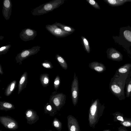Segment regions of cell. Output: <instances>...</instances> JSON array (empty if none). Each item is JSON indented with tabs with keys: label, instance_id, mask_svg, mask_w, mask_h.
<instances>
[{
	"label": "cell",
	"instance_id": "cell-1",
	"mask_svg": "<svg viewBox=\"0 0 131 131\" xmlns=\"http://www.w3.org/2000/svg\"><path fill=\"white\" fill-rule=\"evenodd\" d=\"M131 72L124 74L115 73L111 80L109 85L110 90L119 100H124L125 98V88L129 74Z\"/></svg>",
	"mask_w": 131,
	"mask_h": 131
},
{
	"label": "cell",
	"instance_id": "cell-2",
	"mask_svg": "<svg viewBox=\"0 0 131 131\" xmlns=\"http://www.w3.org/2000/svg\"><path fill=\"white\" fill-rule=\"evenodd\" d=\"M115 42L123 47L131 56V27L129 26L121 27L118 36H113Z\"/></svg>",
	"mask_w": 131,
	"mask_h": 131
},
{
	"label": "cell",
	"instance_id": "cell-3",
	"mask_svg": "<svg viewBox=\"0 0 131 131\" xmlns=\"http://www.w3.org/2000/svg\"><path fill=\"white\" fill-rule=\"evenodd\" d=\"M104 108V106L100 102L98 99L92 100L89 111L88 121L90 126L94 128L102 116Z\"/></svg>",
	"mask_w": 131,
	"mask_h": 131
},
{
	"label": "cell",
	"instance_id": "cell-4",
	"mask_svg": "<svg viewBox=\"0 0 131 131\" xmlns=\"http://www.w3.org/2000/svg\"><path fill=\"white\" fill-rule=\"evenodd\" d=\"M64 1L65 0H53L44 3L33 9L31 11L32 14L34 16L46 14L59 7Z\"/></svg>",
	"mask_w": 131,
	"mask_h": 131
},
{
	"label": "cell",
	"instance_id": "cell-5",
	"mask_svg": "<svg viewBox=\"0 0 131 131\" xmlns=\"http://www.w3.org/2000/svg\"><path fill=\"white\" fill-rule=\"evenodd\" d=\"M66 98V95L63 93L54 91L50 96L49 102L55 107L57 111H59L65 103Z\"/></svg>",
	"mask_w": 131,
	"mask_h": 131
},
{
	"label": "cell",
	"instance_id": "cell-6",
	"mask_svg": "<svg viewBox=\"0 0 131 131\" xmlns=\"http://www.w3.org/2000/svg\"><path fill=\"white\" fill-rule=\"evenodd\" d=\"M41 47L35 46L31 48L24 49L20 52L18 53L15 57L16 63L19 65L21 64L22 61L29 57L37 54L40 50Z\"/></svg>",
	"mask_w": 131,
	"mask_h": 131
},
{
	"label": "cell",
	"instance_id": "cell-7",
	"mask_svg": "<svg viewBox=\"0 0 131 131\" xmlns=\"http://www.w3.org/2000/svg\"><path fill=\"white\" fill-rule=\"evenodd\" d=\"M45 28L51 34L57 38L65 37L72 34L64 30L54 24L47 25Z\"/></svg>",
	"mask_w": 131,
	"mask_h": 131
},
{
	"label": "cell",
	"instance_id": "cell-8",
	"mask_svg": "<svg viewBox=\"0 0 131 131\" xmlns=\"http://www.w3.org/2000/svg\"><path fill=\"white\" fill-rule=\"evenodd\" d=\"M0 122L5 128L10 130H16L19 127L16 121L8 116H0Z\"/></svg>",
	"mask_w": 131,
	"mask_h": 131
},
{
	"label": "cell",
	"instance_id": "cell-9",
	"mask_svg": "<svg viewBox=\"0 0 131 131\" xmlns=\"http://www.w3.org/2000/svg\"><path fill=\"white\" fill-rule=\"evenodd\" d=\"M79 81L75 72L74 73V78L71 86V98L73 104L75 106L78 102L79 94Z\"/></svg>",
	"mask_w": 131,
	"mask_h": 131
},
{
	"label": "cell",
	"instance_id": "cell-10",
	"mask_svg": "<svg viewBox=\"0 0 131 131\" xmlns=\"http://www.w3.org/2000/svg\"><path fill=\"white\" fill-rule=\"evenodd\" d=\"M37 35L36 31L29 28L23 29L20 33V37L21 40L27 41L33 40Z\"/></svg>",
	"mask_w": 131,
	"mask_h": 131
},
{
	"label": "cell",
	"instance_id": "cell-11",
	"mask_svg": "<svg viewBox=\"0 0 131 131\" xmlns=\"http://www.w3.org/2000/svg\"><path fill=\"white\" fill-rule=\"evenodd\" d=\"M107 57L110 60L119 62L123 59L122 54L115 49L111 47L108 49L106 51Z\"/></svg>",
	"mask_w": 131,
	"mask_h": 131
},
{
	"label": "cell",
	"instance_id": "cell-12",
	"mask_svg": "<svg viewBox=\"0 0 131 131\" xmlns=\"http://www.w3.org/2000/svg\"><path fill=\"white\" fill-rule=\"evenodd\" d=\"M25 115L27 122L29 125L34 123L39 119L37 112L31 109H27L25 112Z\"/></svg>",
	"mask_w": 131,
	"mask_h": 131
},
{
	"label": "cell",
	"instance_id": "cell-13",
	"mask_svg": "<svg viewBox=\"0 0 131 131\" xmlns=\"http://www.w3.org/2000/svg\"><path fill=\"white\" fill-rule=\"evenodd\" d=\"M67 118L69 131H80L79 124L75 117L71 115H69Z\"/></svg>",
	"mask_w": 131,
	"mask_h": 131
},
{
	"label": "cell",
	"instance_id": "cell-14",
	"mask_svg": "<svg viewBox=\"0 0 131 131\" xmlns=\"http://www.w3.org/2000/svg\"><path fill=\"white\" fill-rule=\"evenodd\" d=\"M12 4L11 0H3V1L2 14L7 20L10 18L12 14Z\"/></svg>",
	"mask_w": 131,
	"mask_h": 131
},
{
	"label": "cell",
	"instance_id": "cell-15",
	"mask_svg": "<svg viewBox=\"0 0 131 131\" xmlns=\"http://www.w3.org/2000/svg\"><path fill=\"white\" fill-rule=\"evenodd\" d=\"M28 75L27 72H25L21 76L18 84V94H19L21 91L26 87L27 83Z\"/></svg>",
	"mask_w": 131,
	"mask_h": 131
},
{
	"label": "cell",
	"instance_id": "cell-16",
	"mask_svg": "<svg viewBox=\"0 0 131 131\" xmlns=\"http://www.w3.org/2000/svg\"><path fill=\"white\" fill-rule=\"evenodd\" d=\"M89 67L91 69L99 73H102L106 70V67L103 64L96 61L90 63Z\"/></svg>",
	"mask_w": 131,
	"mask_h": 131
},
{
	"label": "cell",
	"instance_id": "cell-17",
	"mask_svg": "<svg viewBox=\"0 0 131 131\" xmlns=\"http://www.w3.org/2000/svg\"><path fill=\"white\" fill-rule=\"evenodd\" d=\"M57 110L55 107L49 102L47 103L44 107V113L53 117L57 114Z\"/></svg>",
	"mask_w": 131,
	"mask_h": 131
},
{
	"label": "cell",
	"instance_id": "cell-18",
	"mask_svg": "<svg viewBox=\"0 0 131 131\" xmlns=\"http://www.w3.org/2000/svg\"><path fill=\"white\" fill-rule=\"evenodd\" d=\"M110 6L112 7H117L122 6L125 3L131 2V0H103Z\"/></svg>",
	"mask_w": 131,
	"mask_h": 131
},
{
	"label": "cell",
	"instance_id": "cell-19",
	"mask_svg": "<svg viewBox=\"0 0 131 131\" xmlns=\"http://www.w3.org/2000/svg\"><path fill=\"white\" fill-rule=\"evenodd\" d=\"M131 72V63L124 64L118 68L116 73L118 74H124Z\"/></svg>",
	"mask_w": 131,
	"mask_h": 131
},
{
	"label": "cell",
	"instance_id": "cell-20",
	"mask_svg": "<svg viewBox=\"0 0 131 131\" xmlns=\"http://www.w3.org/2000/svg\"><path fill=\"white\" fill-rule=\"evenodd\" d=\"M16 81L15 80L12 81L7 85L4 93L6 96H9L12 93L16 87Z\"/></svg>",
	"mask_w": 131,
	"mask_h": 131
},
{
	"label": "cell",
	"instance_id": "cell-21",
	"mask_svg": "<svg viewBox=\"0 0 131 131\" xmlns=\"http://www.w3.org/2000/svg\"><path fill=\"white\" fill-rule=\"evenodd\" d=\"M14 105L11 103L6 101L0 102V110L6 111L14 109Z\"/></svg>",
	"mask_w": 131,
	"mask_h": 131
},
{
	"label": "cell",
	"instance_id": "cell-22",
	"mask_svg": "<svg viewBox=\"0 0 131 131\" xmlns=\"http://www.w3.org/2000/svg\"><path fill=\"white\" fill-rule=\"evenodd\" d=\"M126 92V97L131 99V72L129 73L126 80L125 85Z\"/></svg>",
	"mask_w": 131,
	"mask_h": 131
},
{
	"label": "cell",
	"instance_id": "cell-23",
	"mask_svg": "<svg viewBox=\"0 0 131 131\" xmlns=\"http://www.w3.org/2000/svg\"><path fill=\"white\" fill-rule=\"evenodd\" d=\"M41 83L44 87H47L49 84L50 80L49 74L47 73H43L40 76Z\"/></svg>",
	"mask_w": 131,
	"mask_h": 131
},
{
	"label": "cell",
	"instance_id": "cell-24",
	"mask_svg": "<svg viewBox=\"0 0 131 131\" xmlns=\"http://www.w3.org/2000/svg\"><path fill=\"white\" fill-rule=\"evenodd\" d=\"M55 58L60 65L63 69L66 70L67 69V64L62 57L58 54H57L55 56Z\"/></svg>",
	"mask_w": 131,
	"mask_h": 131
},
{
	"label": "cell",
	"instance_id": "cell-25",
	"mask_svg": "<svg viewBox=\"0 0 131 131\" xmlns=\"http://www.w3.org/2000/svg\"><path fill=\"white\" fill-rule=\"evenodd\" d=\"M82 43L85 50L89 53L90 51V47L89 42L87 39L85 37L82 36L81 37Z\"/></svg>",
	"mask_w": 131,
	"mask_h": 131
},
{
	"label": "cell",
	"instance_id": "cell-26",
	"mask_svg": "<svg viewBox=\"0 0 131 131\" xmlns=\"http://www.w3.org/2000/svg\"><path fill=\"white\" fill-rule=\"evenodd\" d=\"M54 24L64 30L69 32L72 33L75 31V29L72 27L59 23L56 22Z\"/></svg>",
	"mask_w": 131,
	"mask_h": 131
},
{
	"label": "cell",
	"instance_id": "cell-27",
	"mask_svg": "<svg viewBox=\"0 0 131 131\" xmlns=\"http://www.w3.org/2000/svg\"><path fill=\"white\" fill-rule=\"evenodd\" d=\"M52 126L59 131L62 129V123L56 118H54L52 122Z\"/></svg>",
	"mask_w": 131,
	"mask_h": 131
},
{
	"label": "cell",
	"instance_id": "cell-28",
	"mask_svg": "<svg viewBox=\"0 0 131 131\" xmlns=\"http://www.w3.org/2000/svg\"><path fill=\"white\" fill-rule=\"evenodd\" d=\"M61 83V80L59 76L57 75L54 81V87L57 91L59 88Z\"/></svg>",
	"mask_w": 131,
	"mask_h": 131
},
{
	"label": "cell",
	"instance_id": "cell-29",
	"mask_svg": "<svg viewBox=\"0 0 131 131\" xmlns=\"http://www.w3.org/2000/svg\"><path fill=\"white\" fill-rule=\"evenodd\" d=\"M11 47L10 44H9L1 47L0 48V55L5 54L8 51L9 49Z\"/></svg>",
	"mask_w": 131,
	"mask_h": 131
},
{
	"label": "cell",
	"instance_id": "cell-30",
	"mask_svg": "<svg viewBox=\"0 0 131 131\" xmlns=\"http://www.w3.org/2000/svg\"><path fill=\"white\" fill-rule=\"evenodd\" d=\"M86 1L91 6L94 8L97 9H101L98 3L94 0H86Z\"/></svg>",
	"mask_w": 131,
	"mask_h": 131
},
{
	"label": "cell",
	"instance_id": "cell-31",
	"mask_svg": "<svg viewBox=\"0 0 131 131\" xmlns=\"http://www.w3.org/2000/svg\"><path fill=\"white\" fill-rule=\"evenodd\" d=\"M41 65L44 67L48 69H51L53 67L50 61L45 60Z\"/></svg>",
	"mask_w": 131,
	"mask_h": 131
},
{
	"label": "cell",
	"instance_id": "cell-32",
	"mask_svg": "<svg viewBox=\"0 0 131 131\" xmlns=\"http://www.w3.org/2000/svg\"><path fill=\"white\" fill-rule=\"evenodd\" d=\"M123 125L125 126H129L131 125V123L129 122L125 121L123 123Z\"/></svg>",
	"mask_w": 131,
	"mask_h": 131
},
{
	"label": "cell",
	"instance_id": "cell-33",
	"mask_svg": "<svg viewBox=\"0 0 131 131\" xmlns=\"http://www.w3.org/2000/svg\"><path fill=\"white\" fill-rule=\"evenodd\" d=\"M117 119L118 120L122 122H123L124 121V120L123 117L121 116H118L117 117Z\"/></svg>",
	"mask_w": 131,
	"mask_h": 131
},
{
	"label": "cell",
	"instance_id": "cell-34",
	"mask_svg": "<svg viewBox=\"0 0 131 131\" xmlns=\"http://www.w3.org/2000/svg\"><path fill=\"white\" fill-rule=\"evenodd\" d=\"M0 73L1 75H3L4 73L1 64H0Z\"/></svg>",
	"mask_w": 131,
	"mask_h": 131
},
{
	"label": "cell",
	"instance_id": "cell-35",
	"mask_svg": "<svg viewBox=\"0 0 131 131\" xmlns=\"http://www.w3.org/2000/svg\"><path fill=\"white\" fill-rule=\"evenodd\" d=\"M46 131H52L51 130H47Z\"/></svg>",
	"mask_w": 131,
	"mask_h": 131
},
{
	"label": "cell",
	"instance_id": "cell-36",
	"mask_svg": "<svg viewBox=\"0 0 131 131\" xmlns=\"http://www.w3.org/2000/svg\"><path fill=\"white\" fill-rule=\"evenodd\" d=\"M104 131H108L107 130H105Z\"/></svg>",
	"mask_w": 131,
	"mask_h": 131
},
{
	"label": "cell",
	"instance_id": "cell-37",
	"mask_svg": "<svg viewBox=\"0 0 131 131\" xmlns=\"http://www.w3.org/2000/svg\"><path fill=\"white\" fill-rule=\"evenodd\" d=\"M0 131H1V130H0Z\"/></svg>",
	"mask_w": 131,
	"mask_h": 131
}]
</instances>
